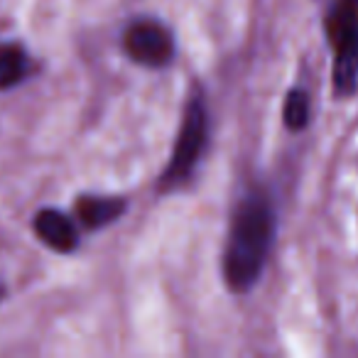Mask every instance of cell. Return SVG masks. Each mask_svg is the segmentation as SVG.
I'll return each mask as SVG.
<instances>
[{"label":"cell","mask_w":358,"mask_h":358,"mask_svg":"<svg viewBox=\"0 0 358 358\" xmlns=\"http://www.w3.org/2000/svg\"><path fill=\"white\" fill-rule=\"evenodd\" d=\"M275 209L263 194L241 199L224 248V280L234 292H248L258 285L275 241Z\"/></svg>","instance_id":"1"},{"label":"cell","mask_w":358,"mask_h":358,"mask_svg":"<svg viewBox=\"0 0 358 358\" xmlns=\"http://www.w3.org/2000/svg\"><path fill=\"white\" fill-rule=\"evenodd\" d=\"M327 37L334 52V94L351 96L358 86V3L338 0L327 15Z\"/></svg>","instance_id":"2"},{"label":"cell","mask_w":358,"mask_h":358,"mask_svg":"<svg viewBox=\"0 0 358 358\" xmlns=\"http://www.w3.org/2000/svg\"><path fill=\"white\" fill-rule=\"evenodd\" d=\"M206 140H209V110H206V101L199 94H194L187 103L185 115H182V125H179L172 155H169V164L159 177L162 189H172V187L182 185L185 179H189V174L199 164Z\"/></svg>","instance_id":"3"},{"label":"cell","mask_w":358,"mask_h":358,"mask_svg":"<svg viewBox=\"0 0 358 358\" xmlns=\"http://www.w3.org/2000/svg\"><path fill=\"white\" fill-rule=\"evenodd\" d=\"M123 50L135 64L167 66L174 57V37L167 25L157 20H135L123 32Z\"/></svg>","instance_id":"4"},{"label":"cell","mask_w":358,"mask_h":358,"mask_svg":"<svg viewBox=\"0 0 358 358\" xmlns=\"http://www.w3.org/2000/svg\"><path fill=\"white\" fill-rule=\"evenodd\" d=\"M37 238L55 253H74L79 248V229L66 214L57 209H42L32 219Z\"/></svg>","instance_id":"5"},{"label":"cell","mask_w":358,"mask_h":358,"mask_svg":"<svg viewBox=\"0 0 358 358\" xmlns=\"http://www.w3.org/2000/svg\"><path fill=\"white\" fill-rule=\"evenodd\" d=\"M76 219L86 231H99L103 226L118 221L128 211V201L123 196H79L74 204Z\"/></svg>","instance_id":"6"},{"label":"cell","mask_w":358,"mask_h":358,"mask_svg":"<svg viewBox=\"0 0 358 358\" xmlns=\"http://www.w3.org/2000/svg\"><path fill=\"white\" fill-rule=\"evenodd\" d=\"M30 71L27 52L15 42L0 45V91H8L17 86Z\"/></svg>","instance_id":"7"},{"label":"cell","mask_w":358,"mask_h":358,"mask_svg":"<svg viewBox=\"0 0 358 358\" xmlns=\"http://www.w3.org/2000/svg\"><path fill=\"white\" fill-rule=\"evenodd\" d=\"M309 115H312V103H309V94L304 89H292L287 91L282 103V120L292 133L307 128Z\"/></svg>","instance_id":"8"},{"label":"cell","mask_w":358,"mask_h":358,"mask_svg":"<svg viewBox=\"0 0 358 358\" xmlns=\"http://www.w3.org/2000/svg\"><path fill=\"white\" fill-rule=\"evenodd\" d=\"M356 3H358V0H356Z\"/></svg>","instance_id":"9"}]
</instances>
